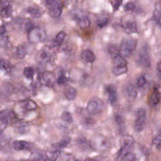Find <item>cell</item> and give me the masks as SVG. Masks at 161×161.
Returning a JSON list of instances; mask_svg holds the SVG:
<instances>
[{
    "mask_svg": "<svg viewBox=\"0 0 161 161\" xmlns=\"http://www.w3.org/2000/svg\"><path fill=\"white\" fill-rule=\"evenodd\" d=\"M137 46V40L133 38H124L120 45L119 53L124 57H129L135 51Z\"/></svg>",
    "mask_w": 161,
    "mask_h": 161,
    "instance_id": "obj_1",
    "label": "cell"
},
{
    "mask_svg": "<svg viewBox=\"0 0 161 161\" xmlns=\"http://www.w3.org/2000/svg\"><path fill=\"white\" fill-rule=\"evenodd\" d=\"M134 144V139L131 136L126 135L124 136L121 142V145L116 154L115 158L116 160H121L123 155L127 153L131 152V148H133Z\"/></svg>",
    "mask_w": 161,
    "mask_h": 161,
    "instance_id": "obj_2",
    "label": "cell"
},
{
    "mask_svg": "<svg viewBox=\"0 0 161 161\" xmlns=\"http://www.w3.org/2000/svg\"><path fill=\"white\" fill-rule=\"evenodd\" d=\"M49 14L54 18L60 16L62 12V4L60 0H45Z\"/></svg>",
    "mask_w": 161,
    "mask_h": 161,
    "instance_id": "obj_3",
    "label": "cell"
},
{
    "mask_svg": "<svg viewBox=\"0 0 161 161\" xmlns=\"http://www.w3.org/2000/svg\"><path fill=\"white\" fill-rule=\"evenodd\" d=\"M35 58L40 64H47L53 60L54 53L49 47H45L37 52Z\"/></svg>",
    "mask_w": 161,
    "mask_h": 161,
    "instance_id": "obj_4",
    "label": "cell"
},
{
    "mask_svg": "<svg viewBox=\"0 0 161 161\" xmlns=\"http://www.w3.org/2000/svg\"><path fill=\"white\" fill-rule=\"evenodd\" d=\"M72 17L77 25L80 28H87L89 27L91 21L88 16L85 14L81 10L75 9L72 12Z\"/></svg>",
    "mask_w": 161,
    "mask_h": 161,
    "instance_id": "obj_5",
    "label": "cell"
},
{
    "mask_svg": "<svg viewBox=\"0 0 161 161\" xmlns=\"http://www.w3.org/2000/svg\"><path fill=\"white\" fill-rule=\"evenodd\" d=\"M28 33V38L30 42L36 43L43 41L46 37L45 31L38 26H34Z\"/></svg>",
    "mask_w": 161,
    "mask_h": 161,
    "instance_id": "obj_6",
    "label": "cell"
},
{
    "mask_svg": "<svg viewBox=\"0 0 161 161\" xmlns=\"http://www.w3.org/2000/svg\"><path fill=\"white\" fill-rule=\"evenodd\" d=\"M16 118L14 111L9 110H2L0 113V130L3 131L14 119Z\"/></svg>",
    "mask_w": 161,
    "mask_h": 161,
    "instance_id": "obj_7",
    "label": "cell"
},
{
    "mask_svg": "<svg viewBox=\"0 0 161 161\" xmlns=\"http://www.w3.org/2000/svg\"><path fill=\"white\" fill-rule=\"evenodd\" d=\"M103 108V101L98 97H93L89 101L87 105V111L91 114H96L101 113Z\"/></svg>",
    "mask_w": 161,
    "mask_h": 161,
    "instance_id": "obj_8",
    "label": "cell"
},
{
    "mask_svg": "<svg viewBox=\"0 0 161 161\" xmlns=\"http://www.w3.org/2000/svg\"><path fill=\"white\" fill-rule=\"evenodd\" d=\"M146 121V111L145 109L141 108L137 109L136 113L134 129L136 132H141L145 126Z\"/></svg>",
    "mask_w": 161,
    "mask_h": 161,
    "instance_id": "obj_9",
    "label": "cell"
},
{
    "mask_svg": "<svg viewBox=\"0 0 161 161\" xmlns=\"http://www.w3.org/2000/svg\"><path fill=\"white\" fill-rule=\"evenodd\" d=\"M17 109L19 110L21 113H25L31 111H35L37 109L38 106L35 102L30 99L23 100L18 102L16 104Z\"/></svg>",
    "mask_w": 161,
    "mask_h": 161,
    "instance_id": "obj_10",
    "label": "cell"
},
{
    "mask_svg": "<svg viewBox=\"0 0 161 161\" xmlns=\"http://www.w3.org/2000/svg\"><path fill=\"white\" fill-rule=\"evenodd\" d=\"M138 64L145 67L148 68L150 66V58L148 50L147 47H143L140 51L137 59Z\"/></svg>",
    "mask_w": 161,
    "mask_h": 161,
    "instance_id": "obj_11",
    "label": "cell"
},
{
    "mask_svg": "<svg viewBox=\"0 0 161 161\" xmlns=\"http://www.w3.org/2000/svg\"><path fill=\"white\" fill-rule=\"evenodd\" d=\"M123 92L124 97L129 102H133L138 94L136 88L132 84H126L125 86Z\"/></svg>",
    "mask_w": 161,
    "mask_h": 161,
    "instance_id": "obj_12",
    "label": "cell"
},
{
    "mask_svg": "<svg viewBox=\"0 0 161 161\" xmlns=\"http://www.w3.org/2000/svg\"><path fill=\"white\" fill-rule=\"evenodd\" d=\"M0 13L1 17L3 18H8L12 15L13 9L9 1L6 0H1Z\"/></svg>",
    "mask_w": 161,
    "mask_h": 161,
    "instance_id": "obj_13",
    "label": "cell"
},
{
    "mask_svg": "<svg viewBox=\"0 0 161 161\" xmlns=\"http://www.w3.org/2000/svg\"><path fill=\"white\" fill-rule=\"evenodd\" d=\"M105 92L108 96L109 103L113 105L117 101L118 93L116 87L113 85H108L105 87Z\"/></svg>",
    "mask_w": 161,
    "mask_h": 161,
    "instance_id": "obj_14",
    "label": "cell"
},
{
    "mask_svg": "<svg viewBox=\"0 0 161 161\" xmlns=\"http://www.w3.org/2000/svg\"><path fill=\"white\" fill-rule=\"evenodd\" d=\"M41 82L47 86L53 87L55 83V77L54 75L50 72H45L40 75Z\"/></svg>",
    "mask_w": 161,
    "mask_h": 161,
    "instance_id": "obj_15",
    "label": "cell"
},
{
    "mask_svg": "<svg viewBox=\"0 0 161 161\" xmlns=\"http://www.w3.org/2000/svg\"><path fill=\"white\" fill-rule=\"evenodd\" d=\"M121 27L123 31L128 34L135 33L138 31L136 23L133 20L129 19L123 22L121 24Z\"/></svg>",
    "mask_w": 161,
    "mask_h": 161,
    "instance_id": "obj_16",
    "label": "cell"
},
{
    "mask_svg": "<svg viewBox=\"0 0 161 161\" xmlns=\"http://www.w3.org/2000/svg\"><path fill=\"white\" fill-rule=\"evenodd\" d=\"M26 11L31 16H32L34 18H40L44 13L43 9L36 4H33L29 6L26 9Z\"/></svg>",
    "mask_w": 161,
    "mask_h": 161,
    "instance_id": "obj_17",
    "label": "cell"
},
{
    "mask_svg": "<svg viewBox=\"0 0 161 161\" xmlns=\"http://www.w3.org/2000/svg\"><path fill=\"white\" fill-rule=\"evenodd\" d=\"M160 99V96L159 91L157 89H154L148 97V103L150 106H155L159 103Z\"/></svg>",
    "mask_w": 161,
    "mask_h": 161,
    "instance_id": "obj_18",
    "label": "cell"
},
{
    "mask_svg": "<svg viewBox=\"0 0 161 161\" xmlns=\"http://www.w3.org/2000/svg\"><path fill=\"white\" fill-rule=\"evenodd\" d=\"M92 145L98 150H105L108 147V142L105 138L99 136L94 140Z\"/></svg>",
    "mask_w": 161,
    "mask_h": 161,
    "instance_id": "obj_19",
    "label": "cell"
},
{
    "mask_svg": "<svg viewBox=\"0 0 161 161\" xmlns=\"http://www.w3.org/2000/svg\"><path fill=\"white\" fill-rule=\"evenodd\" d=\"M113 67H124L127 66V62L125 57L119 53L112 56Z\"/></svg>",
    "mask_w": 161,
    "mask_h": 161,
    "instance_id": "obj_20",
    "label": "cell"
},
{
    "mask_svg": "<svg viewBox=\"0 0 161 161\" xmlns=\"http://www.w3.org/2000/svg\"><path fill=\"white\" fill-rule=\"evenodd\" d=\"M81 58L85 61L87 63H92L94 62V60H96V55L94 53V52L92 51H91V50L89 49H86L84 50V51H82V52L81 53L80 55Z\"/></svg>",
    "mask_w": 161,
    "mask_h": 161,
    "instance_id": "obj_21",
    "label": "cell"
},
{
    "mask_svg": "<svg viewBox=\"0 0 161 161\" xmlns=\"http://www.w3.org/2000/svg\"><path fill=\"white\" fill-rule=\"evenodd\" d=\"M13 147L14 149L17 151H21L24 150H28L30 148L31 143L24 141V140H16L13 143Z\"/></svg>",
    "mask_w": 161,
    "mask_h": 161,
    "instance_id": "obj_22",
    "label": "cell"
},
{
    "mask_svg": "<svg viewBox=\"0 0 161 161\" xmlns=\"http://www.w3.org/2000/svg\"><path fill=\"white\" fill-rule=\"evenodd\" d=\"M64 93L66 99L69 101L74 100L77 96L76 89L70 86H67L65 87L64 91Z\"/></svg>",
    "mask_w": 161,
    "mask_h": 161,
    "instance_id": "obj_23",
    "label": "cell"
},
{
    "mask_svg": "<svg viewBox=\"0 0 161 161\" xmlns=\"http://www.w3.org/2000/svg\"><path fill=\"white\" fill-rule=\"evenodd\" d=\"M15 130L19 134H25L29 131L30 126L26 122L18 121L15 124Z\"/></svg>",
    "mask_w": 161,
    "mask_h": 161,
    "instance_id": "obj_24",
    "label": "cell"
},
{
    "mask_svg": "<svg viewBox=\"0 0 161 161\" xmlns=\"http://www.w3.org/2000/svg\"><path fill=\"white\" fill-rule=\"evenodd\" d=\"M77 144L82 150H88L92 147L91 142L83 136H79L77 138Z\"/></svg>",
    "mask_w": 161,
    "mask_h": 161,
    "instance_id": "obj_25",
    "label": "cell"
},
{
    "mask_svg": "<svg viewBox=\"0 0 161 161\" xmlns=\"http://www.w3.org/2000/svg\"><path fill=\"white\" fill-rule=\"evenodd\" d=\"M27 53V49L26 46L23 45H18L15 50V56L18 58H23Z\"/></svg>",
    "mask_w": 161,
    "mask_h": 161,
    "instance_id": "obj_26",
    "label": "cell"
},
{
    "mask_svg": "<svg viewBox=\"0 0 161 161\" xmlns=\"http://www.w3.org/2000/svg\"><path fill=\"white\" fill-rule=\"evenodd\" d=\"M70 138L68 137V136H65L64 138H63L60 141H59L58 143H55L53 145V147L55 149H62L66 147H67V145L70 143Z\"/></svg>",
    "mask_w": 161,
    "mask_h": 161,
    "instance_id": "obj_27",
    "label": "cell"
},
{
    "mask_svg": "<svg viewBox=\"0 0 161 161\" xmlns=\"http://www.w3.org/2000/svg\"><path fill=\"white\" fill-rule=\"evenodd\" d=\"M128 71V67L127 66H124V67H113L112 72L113 74L116 75H121L122 74H124L126 73Z\"/></svg>",
    "mask_w": 161,
    "mask_h": 161,
    "instance_id": "obj_28",
    "label": "cell"
},
{
    "mask_svg": "<svg viewBox=\"0 0 161 161\" xmlns=\"http://www.w3.org/2000/svg\"><path fill=\"white\" fill-rule=\"evenodd\" d=\"M1 68L7 73H10L11 70V64L9 60L5 58L1 59Z\"/></svg>",
    "mask_w": 161,
    "mask_h": 161,
    "instance_id": "obj_29",
    "label": "cell"
},
{
    "mask_svg": "<svg viewBox=\"0 0 161 161\" xmlns=\"http://www.w3.org/2000/svg\"><path fill=\"white\" fill-rule=\"evenodd\" d=\"M108 21H109V18H108V16H101L96 20V24L99 28H103V27H104L105 26L107 25Z\"/></svg>",
    "mask_w": 161,
    "mask_h": 161,
    "instance_id": "obj_30",
    "label": "cell"
},
{
    "mask_svg": "<svg viewBox=\"0 0 161 161\" xmlns=\"http://www.w3.org/2000/svg\"><path fill=\"white\" fill-rule=\"evenodd\" d=\"M23 74L28 79H33L35 75V69L30 66L26 67L23 70Z\"/></svg>",
    "mask_w": 161,
    "mask_h": 161,
    "instance_id": "obj_31",
    "label": "cell"
},
{
    "mask_svg": "<svg viewBox=\"0 0 161 161\" xmlns=\"http://www.w3.org/2000/svg\"><path fill=\"white\" fill-rule=\"evenodd\" d=\"M66 34L64 31H60L57 35L56 37L54 40V43L55 45H56V46H60L62 44L65 38Z\"/></svg>",
    "mask_w": 161,
    "mask_h": 161,
    "instance_id": "obj_32",
    "label": "cell"
},
{
    "mask_svg": "<svg viewBox=\"0 0 161 161\" xmlns=\"http://www.w3.org/2000/svg\"><path fill=\"white\" fill-rule=\"evenodd\" d=\"M152 143L157 149L161 150V131L158 132L157 134L154 136Z\"/></svg>",
    "mask_w": 161,
    "mask_h": 161,
    "instance_id": "obj_33",
    "label": "cell"
},
{
    "mask_svg": "<svg viewBox=\"0 0 161 161\" xmlns=\"http://www.w3.org/2000/svg\"><path fill=\"white\" fill-rule=\"evenodd\" d=\"M61 118L63 121L67 123H72L73 121V117L72 114L67 111H65L62 113Z\"/></svg>",
    "mask_w": 161,
    "mask_h": 161,
    "instance_id": "obj_34",
    "label": "cell"
},
{
    "mask_svg": "<svg viewBox=\"0 0 161 161\" xmlns=\"http://www.w3.org/2000/svg\"><path fill=\"white\" fill-rule=\"evenodd\" d=\"M137 9L136 5L134 2H128L124 6V9L125 11H134Z\"/></svg>",
    "mask_w": 161,
    "mask_h": 161,
    "instance_id": "obj_35",
    "label": "cell"
},
{
    "mask_svg": "<svg viewBox=\"0 0 161 161\" xmlns=\"http://www.w3.org/2000/svg\"><path fill=\"white\" fill-rule=\"evenodd\" d=\"M61 153L60 150L58 149H55V150L52 152L50 153L49 155H48V160H55L58 158V157L60 156Z\"/></svg>",
    "mask_w": 161,
    "mask_h": 161,
    "instance_id": "obj_36",
    "label": "cell"
},
{
    "mask_svg": "<svg viewBox=\"0 0 161 161\" xmlns=\"http://www.w3.org/2000/svg\"><path fill=\"white\" fill-rule=\"evenodd\" d=\"M33 157V159L35 160H48V155L46 153L42 151H40L36 153H35V155Z\"/></svg>",
    "mask_w": 161,
    "mask_h": 161,
    "instance_id": "obj_37",
    "label": "cell"
},
{
    "mask_svg": "<svg viewBox=\"0 0 161 161\" xmlns=\"http://www.w3.org/2000/svg\"><path fill=\"white\" fill-rule=\"evenodd\" d=\"M114 120L116 124L120 128H123L125 126V121L123 118L120 114H115L114 116Z\"/></svg>",
    "mask_w": 161,
    "mask_h": 161,
    "instance_id": "obj_38",
    "label": "cell"
},
{
    "mask_svg": "<svg viewBox=\"0 0 161 161\" xmlns=\"http://www.w3.org/2000/svg\"><path fill=\"white\" fill-rule=\"evenodd\" d=\"M147 84V79L144 75H140L136 80V86L138 87H143Z\"/></svg>",
    "mask_w": 161,
    "mask_h": 161,
    "instance_id": "obj_39",
    "label": "cell"
},
{
    "mask_svg": "<svg viewBox=\"0 0 161 161\" xmlns=\"http://www.w3.org/2000/svg\"><path fill=\"white\" fill-rule=\"evenodd\" d=\"M121 160H136V156L133 152H130L127 153L126 154H125V155H123Z\"/></svg>",
    "mask_w": 161,
    "mask_h": 161,
    "instance_id": "obj_40",
    "label": "cell"
},
{
    "mask_svg": "<svg viewBox=\"0 0 161 161\" xmlns=\"http://www.w3.org/2000/svg\"><path fill=\"white\" fill-rule=\"evenodd\" d=\"M9 44V40L8 36H6L5 35H1V46L4 48H6L8 45Z\"/></svg>",
    "mask_w": 161,
    "mask_h": 161,
    "instance_id": "obj_41",
    "label": "cell"
},
{
    "mask_svg": "<svg viewBox=\"0 0 161 161\" xmlns=\"http://www.w3.org/2000/svg\"><path fill=\"white\" fill-rule=\"evenodd\" d=\"M57 84L62 86V85H64L66 84V82H67V79L66 78V77L64 75H60L58 79H57Z\"/></svg>",
    "mask_w": 161,
    "mask_h": 161,
    "instance_id": "obj_42",
    "label": "cell"
},
{
    "mask_svg": "<svg viewBox=\"0 0 161 161\" xmlns=\"http://www.w3.org/2000/svg\"><path fill=\"white\" fill-rule=\"evenodd\" d=\"M122 3H123V0H114L113 1H112V6H113V10L114 11H117L120 7V6L121 5Z\"/></svg>",
    "mask_w": 161,
    "mask_h": 161,
    "instance_id": "obj_43",
    "label": "cell"
},
{
    "mask_svg": "<svg viewBox=\"0 0 161 161\" xmlns=\"http://www.w3.org/2000/svg\"><path fill=\"white\" fill-rule=\"evenodd\" d=\"M153 19L156 22L160 23L161 21V13L155 9L153 13Z\"/></svg>",
    "mask_w": 161,
    "mask_h": 161,
    "instance_id": "obj_44",
    "label": "cell"
},
{
    "mask_svg": "<svg viewBox=\"0 0 161 161\" xmlns=\"http://www.w3.org/2000/svg\"><path fill=\"white\" fill-rule=\"evenodd\" d=\"M155 8L156 10L161 13V0H158L155 3Z\"/></svg>",
    "mask_w": 161,
    "mask_h": 161,
    "instance_id": "obj_45",
    "label": "cell"
},
{
    "mask_svg": "<svg viewBox=\"0 0 161 161\" xmlns=\"http://www.w3.org/2000/svg\"><path fill=\"white\" fill-rule=\"evenodd\" d=\"M156 72L157 74L158 77L161 79V62H160L159 63H158L157 66V69H156Z\"/></svg>",
    "mask_w": 161,
    "mask_h": 161,
    "instance_id": "obj_46",
    "label": "cell"
},
{
    "mask_svg": "<svg viewBox=\"0 0 161 161\" xmlns=\"http://www.w3.org/2000/svg\"><path fill=\"white\" fill-rule=\"evenodd\" d=\"M6 31V26L4 25H2L1 26V36L5 35Z\"/></svg>",
    "mask_w": 161,
    "mask_h": 161,
    "instance_id": "obj_47",
    "label": "cell"
},
{
    "mask_svg": "<svg viewBox=\"0 0 161 161\" xmlns=\"http://www.w3.org/2000/svg\"><path fill=\"white\" fill-rule=\"evenodd\" d=\"M85 121H86V123H89V124H92V123H94V121L91 118H88V119H86Z\"/></svg>",
    "mask_w": 161,
    "mask_h": 161,
    "instance_id": "obj_48",
    "label": "cell"
}]
</instances>
